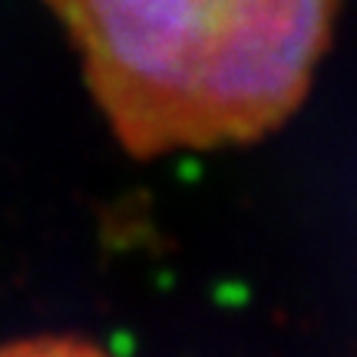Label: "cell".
<instances>
[{
  "mask_svg": "<svg viewBox=\"0 0 357 357\" xmlns=\"http://www.w3.org/2000/svg\"><path fill=\"white\" fill-rule=\"evenodd\" d=\"M136 159L252 142L301 106L337 0H47Z\"/></svg>",
  "mask_w": 357,
  "mask_h": 357,
  "instance_id": "obj_1",
  "label": "cell"
},
{
  "mask_svg": "<svg viewBox=\"0 0 357 357\" xmlns=\"http://www.w3.org/2000/svg\"><path fill=\"white\" fill-rule=\"evenodd\" d=\"M0 357H113L89 341L77 337H26L0 344Z\"/></svg>",
  "mask_w": 357,
  "mask_h": 357,
  "instance_id": "obj_2",
  "label": "cell"
}]
</instances>
